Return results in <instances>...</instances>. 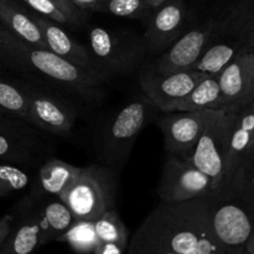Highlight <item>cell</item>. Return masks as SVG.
Instances as JSON below:
<instances>
[{"label": "cell", "mask_w": 254, "mask_h": 254, "mask_svg": "<svg viewBox=\"0 0 254 254\" xmlns=\"http://www.w3.org/2000/svg\"><path fill=\"white\" fill-rule=\"evenodd\" d=\"M216 238L228 254L245 250L254 233V188L250 183L221 189L207 198Z\"/></svg>", "instance_id": "277c9868"}, {"label": "cell", "mask_w": 254, "mask_h": 254, "mask_svg": "<svg viewBox=\"0 0 254 254\" xmlns=\"http://www.w3.org/2000/svg\"><path fill=\"white\" fill-rule=\"evenodd\" d=\"M42 245L56 241L73 223V216L61 198H49L37 202Z\"/></svg>", "instance_id": "7402d4cb"}, {"label": "cell", "mask_w": 254, "mask_h": 254, "mask_svg": "<svg viewBox=\"0 0 254 254\" xmlns=\"http://www.w3.org/2000/svg\"><path fill=\"white\" fill-rule=\"evenodd\" d=\"M210 176L201 171L191 158L166 154L158 184V195L165 202L206 200L216 192Z\"/></svg>", "instance_id": "9c48e42d"}, {"label": "cell", "mask_w": 254, "mask_h": 254, "mask_svg": "<svg viewBox=\"0 0 254 254\" xmlns=\"http://www.w3.org/2000/svg\"><path fill=\"white\" fill-rule=\"evenodd\" d=\"M41 131L26 121L0 117V161L35 168L49 159L51 146Z\"/></svg>", "instance_id": "30bf717a"}, {"label": "cell", "mask_w": 254, "mask_h": 254, "mask_svg": "<svg viewBox=\"0 0 254 254\" xmlns=\"http://www.w3.org/2000/svg\"><path fill=\"white\" fill-rule=\"evenodd\" d=\"M158 108L144 94L136 96L114 113L102 128L99 153L107 166H122L128 159L136 136Z\"/></svg>", "instance_id": "8992f818"}, {"label": "cell", "mask_w": 254, "mask_h": 254, "mask_svg": "<svg viewBox=\"0 0 254 254\" xmlns=\"http://www.w3.org/2000/svg\"><path fill=\"white\" fill-rule=\"evenodd\" d=\"M21 1L36 14L49 17V19L59 22L60 25H69L66 15L51 0H21Z\"/></svg>", "instance_id": "f1b7e54d"}, {"label": "cell", "mask_w": 254, "mask_h": 254, "mask_svg": "<svg viewBox=\"0 0 254 254\" xmlns=\"http://www.w3.org/2000/svg\"><path fill=\"white\" fill-rule=\"evenodd\" d=\"M71 1L81 10L99 11V7H101V0H71Z\"/></svg>", "instance_id": "d6a6232c"}, {"label": "cell", "mask_w": 254, "mask_h": 254, "mask_svg": "<svg viewBox=\"0 0 254 254\" xmlns=\"http://www.w3.org/2000/svg\"><path fill=\"white\" fill-rule=\"evenodd\" d=\"M221 89L217 74H206L170 112H193L202 109H220Z\"/></svg>", "instance_id": "603a6c76"}, {"label": "cell", "mask_w": 254, "mask_h": 254, "mask_svg": "<svg viewBox=\"0 0 254 254\" xmlns=\"http://www.w3.org/2000/svg\"><path fill=\"white\" fill-rule=\"evenodd\" d=\"M215 20L191 25L165 51L154 57L143 68L155 73L183 71L193 68L207 47Z\"/></svg>", "instance_id": "5bb4252c"}, {"label": "cell", "mask_w": 254, "mask_h": 254, "mask_svg": "<svg viewBox=\"0 0 254 254\" xmlns=\"http://www.w3.org/2000/svg\"><path fill=\"white\" fill-rule=\"evenodd\" d=\"M31 14L32 19L35 20L40 31H41L45 41V46H46L47 50L54 52L55 55L60 56L61 59L71 62L74 66L81 67V68L86 69V71H89L91 73L108 79L97 68L88 49L79 44L78 41H76L72 36H69L60 26L59 22L54 21V20L49 19L46 16L36 14L34 11H31Z\"/></svg>", "instance_id": "d6986e66"}, {"label": "cell", "mask_w": 254, "mask_h": 254, "mask_svg": "<svg viewBox=\"0 0 254 254\" xmlns=\"http://www.w3.org/2000/svg\"><path fill=\"white\" fill-rule=\"evenodd\" d=\"M0 24L22 41L46 49L31 11L21 0H0Z\"/></svg>", "instance_id": "44dd1931"}, {"label": "cell", "mask_w": 254, "mask_h": 254, "mask_svg": "<svg viewBox=\"0 0 254 254\" xmlns=\"http://www.w3.org/2000/svg\"><path fill=\"white\" fill-rule=\"evenodd\" d=\"M254 49V0H240L213 22L207 47L193 68L217 74L238 54Z\"/></svg>", "instance_id": "3957f363"}, {"label": "cell", "mask_w": 254, "mask_h": 254, "mask_svg": "<svg viewBox=\"0 0 254 254\" xmlns=\"http://www.w3.org/2000/svg\"><path fill=\"white\" fill-rule=\"evenodd\" d=\"M14 212L6 213L0 218V251H1L2 245H4L5 240H6L7 235H9L10 230H11L12 222H14Z\"/></svg>", "instance_id": "1f68e13d"}, {"label": "cell", "mask_w": 254, "mask_h": 254, "mask_svg": "<svg viewBox=\"0 0 254 254\" xmlns=\"http://www.w3.org/2000/svg\"><path fill=\"white\" fill-rule=\"evenodd\" d=\"M31 176L25 168L0 161V198L26 189Z\"/></svg>", "instance_id": "4316f807"}, {"label": "cell", "mask_w": 254, "mask_h": 254, "mask_svg": "<svg viewBox=\"0 0 254 254\" xmlns=\"http://www.w3.org/2000/svg\"><path fill=\"white\" fill-rule=\"evenodd\" d=\"M29 99L27 123L55 135H68L74 126L77 112L64 94L16 78Z\"/></svg>", "instance_id": "8fae6325"}, {"label": "cell", "mask_w": 254, "mask_h": 254, "mask_svg": "<svg viewBox=\"0 0 254 254\" xmlns=\"http://www.w3.org/2000/svg\"><path fill=\"white\" fill-rule=\"evenodd\" d=\"M126 250L127 246L121 245V243L99 242L96 250L93 251V254H123Z\"/></svg>", "instance_id": "4dcf8cb0"}, {"label": "cell", "mask_w": 254, "mask_h": 254, "mask_svg": "<svg viewBox=\"0 0 254 254\" xmlns=\"http://www.w3.org/2000/svg\"><path fill=\"white\" fill-rule=\"evenodd\" d=\"M11 230L0 254H32L42 245L37 201L31 196L22 198L14 211Z\"/></svg>", "instance_id": "ac0fdd59"}, {"label": "cell", "mask_w": 254, "mask_h": 254, "mask_svg": "<svg viewBox=\"0 0 254 254\" xmlns=\"http://www.w3.org/2000/svg\"><path fill=\"white\" fill-rule=\"evenodd\" d=\"M57 242L67 243L78 254H91L99 243L94 230V221L77 220L73 221L68 230L62 233Z\"/></svg>", "instance_id": "d4e9b609"}, {"label": "cell", "mask_w": 254, "mask_h": 254, "mask_svg": "<svg viewBox=\"0 0 254 254\" xmlns=\"http://www.w3.org/2000/svg\"><path fill=\"white\" fill-rule=\"evenodd\" d=\"M254 173V102L236 112L222 189L242 185Z\"/></svg>", "instance_id": "7c38bea8"}, {"label": "cell", "mask_w": 254, "mask_h": 254, "mask_svg": "<svg viewBox=\"0 0 254 254\" xmlns=\"http://www.w3.org/2000/svg\"><path fill=\"white\" fill-rule=\"evenodd\" d=\"M0 117H11L27 122L29 99L16 78L0 76Z\"/></svg>", "instance_id": "cb8c5ba5"}, {"label": "cell", "mask_w": 254, "mask_h": 254, "mask_svg": "<svg viewBox=\"0 0 254 254\" xmlns=\"http://www.w3.org/2000/svg\"><path fill=\"white\" fill-rule=\"evenodd\" d=\"M217 109L193 112H161L156 123L163 133L166 154L191 158L195 146L208 122Z\"/></svg>", "instance_id": "4fadbf2b"}, {"label": "cell", "mask_w": 254, "mask_h": 254, "mask_svg": "<svg viewBox=\"0 0 254 254\" xmlns=\"http://www.w3.org/2000/svg\"><path fill=\"white\" fill-rule=\"evenodd\" d=\"M150 10L145 0H101L99 7V11L127 19H143Z\"/></svg>", "instance_id": "83f0119b"}, {"label": "cell", "mask_w": 254, "mask_h": 254, "mask_svg": "<svg viewBox=\"0 0 254 254\" xmlns=\"http://www.w3.org/2000/svg\"><path fill=\"white\" fill-rule=\"evenodd\" d=\"M245 250L247 251V252L254 254V233L252 236H251L250 240H248V242H247V245H246Z\"/></svg>", "instance_id": "836d02e7"}, {"label": "cell", "mask_w": 254, "mask_h": 254, "mask_svg": "<svg viewBox=\"0 0 254 254\" xmlns=\"http://www.w3.org/2000/svg\"><path fill=\"white\" fill-rule=\"evenodd\" d=\"M94 230L99 242H114L128 247V228L119 217L116 208L106 211L94 220Z\"/></svg>", "instance_id": "484cf974"}, {"label": "cell", "mask_w": 254, "mask_h": 254, "mask_svg": "<svg viewBox=\"0 0 254 254\" xmlns=\"http://www.w3.org/2000/svg\"><path fill=\"white\" fill-rule=\"evenodd\" d=\"M221 89L220 109L238 111L254 102V49L231 60L217 73Z\"/></svg>", "instance_id": "e0dca14e"}, {"label": "cell", "mask_w": 254, "mask_h": 254, "mask_svg": "<svg viewBox=\"0 0 254 254\" xmlns=\"http://www.w3.org/2000/svg\"><path fill=\"white\" fill-rule=\"evenodd\" d=\"M230 254H252V253L247 252V251H246V250H241V251H236V252L230 253Z\"/></svg>", "instance_id": "d590c367"}, {"label": "cell", "mask_w": 254, "mask_h": 254, "mask_svg": "<svg viewBox=\"0 0 254 254\" xmlns=\"http://www.w3.org/2000/svg\"><path fill=\"white\" fill-rule=\"evenodd\" d=\"M206 74L195 68L169 73H155L143 68L139 74V83L144 96L159 112H170Z\"/></svg>", "instance_id": "9a60e30c"}, {"label": "cell", "mask_w": 254, "mask_h": 254, "mask_svg": "<svg viewBox=\"0 0 254 254\" xmlns=\"http://www.w3.org/2000/svg\"><path fill=\"white\" fill-rule=\"evenodd\" d=\"M236 112L232 109H217L203 129L191 156L193 164L210 176L217 191L225 185L228 145Z\"/></svg>", "instance_id": "ba28073f"}, {"label": "cell", "mask_w": 254, "mask_h": 254, "mask_svg": "<svg viewBox=\"0 0 254 254\" xmlns=\"http://www.w3.org/2000/svg\"><path fill=\"white\" fill-rule=\"evenodd\" d=\"M154 10L144 41L149 54L158 56L193 24L190 9L184 0H166Z\"/></svg>", "instance_id": "2e32d148"}, {"label": "cell", "mask_w": 254, "mask_h": 254, "mask_svg": "<svg viewBox=\"0 0 254 254\" xmlns=\"http://www.w3.org/2000/svg\"><path fill=\"white\" fill-rule=\"evenodd\" d=\"M0 71L64 96L97 101L106 78L77 67L50 50L27 44L0 24Z\"/></svg>", "instance_id": "7a4b0ae2"}, {"label": "cell", "mask_w": 254, "mask_h": 254, "mask_svg": "<svg viewBox=\"0 0 254 254\" xmlns=\"http://www.w3.org/2000/svg\"><path fill=\"white\" fill-rule=\"evenodd\" d=\"M118 176L111 166L92 164L81 168L78 176L61 196L73 220L94 221L116 208Z\"/></svg>", "instance_id": "5b68a950"}, {"label": "cell", "mask_w": 254, "mask_h": 254, "mask_svg": "<svg viewBox=\"0 0 254 254\" xmlns=\"http://www.w3.org/2000/svg\"><path fill=\"white\" fill-rule=\"evenodd\" d=\"M79 171V166L72 165L56 158L47 159L37 170L29 196L37 202L49 198H60L73 184Z\"/></svg>", "instance_id": "ffe728a7"}, {"label": "cell", "mask_w": 254, "mask_h": 254, "mask_svg": "<svg viewBox=\"0 0 254 254\" xmlns=\"http://www.w3.org/2000/svg\"><path fill=\"white\" fill-rule=\"evenodd\" d=\"M64 15L68 19L69 25H73V26H79L82 21V12L79 7H77L71 0H51Z\"/></svg>", "instance_id": "f546056e"}, {"label": "cell", "mask_w": 254, "mask_h": 254, "mask_svg": "<svg viewBox=\"0 0 254 254\" xmlns=\"http://www.w3.org/2000/svg\"><path fill=\"white\" fill-rule=\"evenodd\" d=\"M127 250L128 254H228L213 233L207 198L160 201L133 233Z\"/></svg>", "instance_id": "6da1fadb"}, {"label": "cell", "mask_w": 254, "mask_h": 254, "mask_svg": "<svg viewBox=\"0 0 254 254\" xmlns=\"http://www.w3.org/2000/svg\"><path fill=\"white\" fill-rule=\"evenodd\" d=\"M248 183H250V185L252 186V188H254V173L251 175V178L248 179Z\"/></svg>", "instance_id": "8d00e7d4"}, {"label": "cell", "mask_w": 254, "mask_h": 254, "mask_svg": "<svg viewBox=\"0 0 254 254\" xmlns=\"http://www.w3.org/2000/svg\"><path fill=\"white\" fill-rule=\"evenodd\" d=\"M145 1H146V4L151 7V9H155V7H158L159 5L163 4L164 1H166V0H145Z\"/></svg>", "instance_id": "e575fe53"}, {"label": "cell", "mask_w": 254, "mask_h": 254, "mask_svg": "<svg viewBox=\"0 0 254 254\" xmlns=\"http://www.w3.org/2000/svg\"><path fill=\"white\" fill-rule=\"evenodd\" d=\"M88 51L107 78L135 71L148 54L144 37L102 26H93L88 31Z\"/></svg>", "instance_id": "52a82bcc"}]
</instances>
